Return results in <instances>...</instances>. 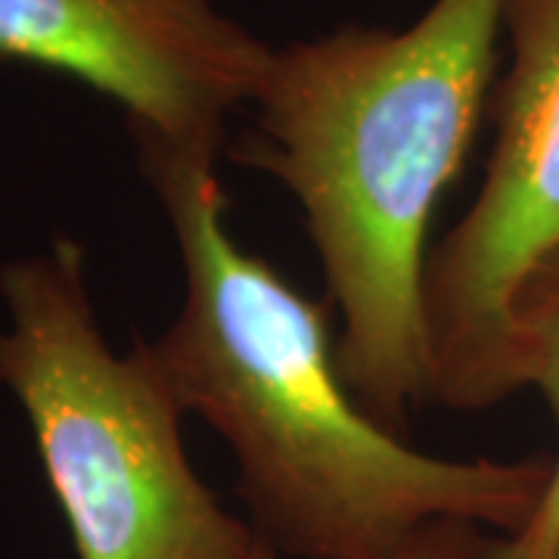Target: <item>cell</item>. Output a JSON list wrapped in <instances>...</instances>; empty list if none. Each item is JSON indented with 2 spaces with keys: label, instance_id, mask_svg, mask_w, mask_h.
I'll use <instances>...</instances> for the list:
<instances>
[{
  "label": "cell",
  "instance_id": "obj_8",
  "mask_svg": "<svg viewBox=\"0 0 559 559\" xmlns=\"http://www.w3.org/2000/svg\"><path fill=\"white\" fill-rule=\"evenodd\" d=\"M547 559H559V540H557V547L550 550V557H547Z\"/></svg>",
  "mask_w": 559,
  "mask_h": 559
},
{
  "label": "cell",
  "instance_id": "obj_7",
  "mask_svg": "<svg viewBox=\"0 0 559 559\" xmlns=\"http://www.w3.org/2000/svg\"><path fill=\"white\" fill-rule=\"evenodd\" d=\"M491 540L481 525L457 520H441L426 525L417 538L411 540L399 559H481L488 554ZM280 554L259 538L249 559H277Z\"/></svg>",
  "mask_w": 559,
  "mask_h": 559
},
{
  "label": "cell",
  "instance_id": "obj_5",
  "mask_svg": "<svg viewBox=\"0 0 559 559\" xmlns=\"http://www.w3.org/2000/svg\"><path fill=\"white\" fill-rule=\"evenodd\" d=\"M274 47L212 0H0V60L75 79L124 112L134 143L218 162Z\"/></svg>",
  "mask_w": 559,
  "mask_h": 559
},
{
  "label": "cell",
  "instance_id": "obj_2",
  "mask_svg": "<svg viewBox=\"0 0 559 559\" xmlns=\"http://www.w3.org/2000/svg\"><path fill=\"white\" fill-rule=\"evenodd\" d=\"M500 0H436L414 25L274 47L230 159L299 202L358 404L404 436L432 401L429 227L491 103Z\"/></svg>",
  "mask_w": 559,
  "mask_h": 559
},
{
  "label": "cell",
  "instance_id": "obj_3",
  "mask_svg": "<svg viewBox=\"0 0 559 559\" xmlns=\"http://www.w3.org/2000/svg\"><path fill=\"white\" fill-rule=\"evenodd\" d=\"M0 385L16 399L79 559H249L259 535L187 457L150 342L112 352L84 246L53 237L0 264Z\"/></svg>",
  "mask_w": 559,
  "mask_h": 559
},
{
  "label": "cell",
  "instance_id": "obj_1",
  "mask_svg": "<svg viewBox=\"0 0 559 559\" xmlns=\"http://www.w3.org/2000/svg\"><path fill=\"white\" fill-rule=\"evenodd\" d=\"M134 146L183 264L180 314L150 352L183 414L234 451L264 544L293 559H399L441 520L500 538L525 528L554 457L448 460L389 432L342 377L330 305L230 234L215 162Z\"/></svg>",
  "mask_w": 559,
  "mask_h": 559
},
{
  "label": "cell",
  "instance_id": "obj_6",
  "mask_svg": "<svg viewBox=\"0 0 559 559\" xmlns=\"http://www.w3.org/2000/svg\"><path fill=\"white\" fill-rule=\"evenodd\" d=\"M522 385L540 392L559 436V271L522 305L520 314ZM559 540V451L550 485L535 516L510 538H495L481 559H547Z\"/></svg>",
  "mask_w": 559,
  "mask_h": 559
},
{
  "label": "cell",
  "instance_id": "obj_4",
  "mask_svg": "<svg viewBox=\"0 0 559 559\" xmlns=\"http://www.w3.org/2000/svg\"><path fill=\"white\" fill-rule=\"evenodd\" d=\"M510 47L479 197L426 264L432 401L488 411L522 392V305L559 271V0H500Z\"/></svg>",
  "mask_w": 559,
  "mask_h": 559
}]
</instances>
